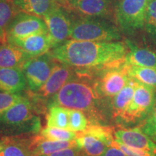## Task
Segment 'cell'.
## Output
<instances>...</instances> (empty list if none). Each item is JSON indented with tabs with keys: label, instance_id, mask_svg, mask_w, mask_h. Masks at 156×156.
Instances as JSON below:
<instances>
[{
	"label": "cell",
	"instance_id": "cell-1",
	"mask_svg": "<svg viewBox=\"0 0 156 156\" xmlns=\"http://www.w3.org/2000/svg\"><path fill=\"white\" fill-rule=\"evenodd\" d=\"M125 42L68 40L48 53L56 61L77 69H100L124 61Z\"/></svg>",
	"mask_w": 156,
	"mask_h": 156
},
{
	"label": "cell",
	"instance_id": "cell-2",
	"mask_svg": "<svg viewBox=\"0 0 156 156\" xmlns=\"http://www.w3.org/2000/svg\"><path fill=\"white\" fill-rule=\"evenodd\" d=\"M75 73V76L48 100L47 109L54 106L77 109L85 114L89 124L103 125L102 122L112 119L111 101L104 100L99 96L90 77Z\"/></svg>",
	"mask_w": 156,
	"mask_h": 156
},
{
	"label": "cell",
	"instance_id": "cell-3",
	"mask_svg": "<svg viewBox=\"0 0 156 156\" xmlns=\"http://www.w3.org/2000/svg\"><path fill=\"white\" fill-rule=\"evenodd\" d=\"M41 112L36 103L28 96L15 104L0 117V134L19 136L37 134L41 132Z\"/></svg>",
	"mask_w": 156,
	"mask_h": 156
},
{
	"label": "cell",
	"instance_id": "cell-4",
	"mask_svg": "<svg viewBox=\"0 0 156 156\" xmlns=\"http://www.w3.org/2000/svg\"><path fill=\"white\" fill-rule=\"evenodd\" d=\"M70 38L89 41H119L122 31L107 18L78 16L73 20Z\"/></svg>",
	"mask_w": 156,
	"mask_h": 156
},
{
	"label": "cell",
	"instance_id": "cell-5",
	"mask_svg": "<svg viewBox=\"0 0 156 156\" xmlns=\"http://www.w3.org/2000/svg\"><path fill=\"white\" fill-rule=\"evenodd\" d=\"M156 103V89L136 83L133 98L115 123L123 128L140 126L147 119Z\"/></svg>",
	"mask_w": 156,
	"mask_h": 156
},
{
	"label": "cell",
	"instance_id": "cell-6",
	"mask_svg": "<svg viewBox=\"0 0 156 156\" xmlns=\"http://www.w3.org/2000/svg\"><path fill=\"white\" fill-rule=\"evenodd\" d=\"M92 79L95 89L101 98L111 101L130 81L124 61L100 69H85Z\"/></svg>",
	"mask_w": 156,
	"mask_h": 156
},
{
	"label": "cell",
	"instance_id": "cell-7",
	"mask_svg": "<svg viewBox=\"0 0 156 156\" xmlns=\"http://www.w3.org/2000/svg\"><path fill=\"white\" fill-rule=\"evenodd\" d=\"M149 0H113L117 26L123 34L132 36L144 30Z\"/></svg>",
	"mask_w": 156,
	"mask_h": 156
},
{
	"label": "cell",
	"instance_id": "cell-8",
	"mask_svg": "<svg viewBox=\"0 0 156 156\" xmlns=\"http://www.w3.org/2000/svg\"><path fill=\"white\" fill-rule=\"evenodd\" d=\"M114 140L112 129L100 124H89L85 130L77 132L75 138L84 156H103Z\"/></svg>",
	"mask_w": 156,
	"mask_h": 156
},
{
	"label": "cell",
	"instance_id": "cell-9",
	"mask_svg": "<svg viewBox=\"0 0 156 156\" xmlns=\"http://www.w3.org/2000/svg\"><path fill=\"white\" fill-rule=\"evenodd\" d=\"M75 75L73 67L56 61L54 69L47 81L36 92L29 91L28 96L36 103L41 112L47 108V103L51 98L56 94L59 90Z\"/></svg>",
	"mask_w": 156,
	"mask_h": 156
},
{
	"label": "cell",
	"instance_id": "cell-10",
	"mask_svg": "<svg viewBox=\"0 0 156 156\" xmlns=\"http://www.w3.org/2000/svg\"><path fill=\"white\" fill-rule=\"evenodd\" d=\"M49 35L51 48L68 40L71 34L73 18L71 12L59 4L43 17Z\"/></svg>",
	"mask_w": 156,
	"mask_h": 156
},
{
	"label": "cell",
	"instance_id": "cell-11",
	"mask_svg": "<svg viewBox=\"0 0 156 156\" xmlns=\"http://www.w3.org/2000/svg\"><path fill=\"white\" fill-rule=\"evenodd\" d=\"M56 60L48 53L29 58L21 67L30 92H36L50 77Z\"/></svg>",
	"mask_w": 156,
	"mask_h": 156
},
{
	"label": "cell",
	"instance_id": "cell-12",
	"mask_svg": "<svg viewBox=\"0 0 156 156\" xmlns=\"http://www.w3.org/2000/svg\"><path fill=\"white\" fill-rule=\"evenodd\" d=\"M48 33V28L43 17L19 12L9 23L6 33V42L13 38L30 35Z\"/></svg>",
	"mask_w": 156,
	"mask_h": 156
},
{
	"label": "cell",
	"instance_id": "cell-13",
	"mask_svg": "<svg viewBox=\"0 0 156 156\" xmlns=\"http://www.w3.org/2000/svg\"><path fill=\"white\" fill-rule=\"evenodd\" d=\"M65 7L81 17L108 18L114 12L113 0H70Z\"/></svg>",
	"mask_w": 156,
	"mask_h": 156
},
{
	"label": "cell",
	"instance_id": "cell-14",
	"mask_svg": "<svg viewBox=\"0 0 156 156\" xmlns=\"http://www.w3.org/2000/svg\"><path fill=\"white\" fill-rule=\"evenodd\" d=\"M115 141L156 156V142L138 127L123 128L114 133Z\"/></svg>",
	"mask_w": 156,
	"mask_h": 156
},
{
	"label": "cell",
	"instance_id": "cell-15",
	"mask_svg": "<svg viewBox=\"0 0 156 156\" xmlns=\"http://www.w3.org/2000/svg\"><path fill=\"white\" fill-rule=\"evenodd\" d=\"M7 42L18 46L32 57L48 53L51 49V42L48 33H41L23 38H13Z\"/></svg>",
	"mask_w": 156,
	"mask_h": 156
},
{
	"label": "cell",
	"instance_id": "cell-16",
	"mask_svg": "<svg viewBox=\"0 0 156 156\" xmlns=\"http://www.w3.org/2000/svg\"><path fill=\"white\" fill-rule=\"evenodd\" d=\"M125 44L128 48L124 59L126 66L156 67V52L147 48L136 46L130 40L126 39Z\"/></svg>",
	"mask_w": 156,
	"mask_h": 156
},
{
	"label": "cell",
	"instance_id": "cell-17",
	"mask_svg": "<svg viewBox=\"0 0 156 156\" xmlns=\"http://www.w3.org/2000/svg\"><path fill=\"white\" fill-rule=\"evenodd\" d=\"M26 87V80L21 68L0 67V91L22 93Z\"/></svg>",
	"mask_w": 156,
	"mask_h": 156
},
{
	"label": "cell",
	"instance_id": "cell-18",
	"mask_svg": "<svg viewBox=\"0 0 156 156\" xmlns=\"http://www.w3.org/2000/svg\"><path fill=\"white\" fill-rule=\"evenodd\" d=\"M32 56L15 45L8 42L0 43V67L21 68Z\"/></svg>",
	"mask_w": 156,
	"mask_h": 156
},
{
	"label": "cell",
	"instance_id": "cell-19",
	"mask_svg": "<svg viewBox=\"0 0 156 156\" xmlns=\"http://www.w3.org/2000/svg\"><path fill=\"white\" fill-rule=\"evenodd\" d=\"M0 156H35L30 148V140L17 136L0 137Z\"/></svg>",
	"mask_w": 156,
	"mask_h": 156
},
{
	"label": "cell",
	"instance_id": "cell-20",
	"mask_svg": "<svg viewBox=\"0 0 156 156\" xmlns=\"http://www.w3.org/2000/svg\"><path fill=\"white\" fill-rule=\"evenodd\" d=\"M30 148L35 156L50 155L61 150L77 146L75 140L72 141H56L43 137L40 134L30 140Z\"/></svg>",
	"mask_w": 156,
	"mask_h": 156
},
{
	"label": "cell",
	"instance_id": "cell-21",
	"mask_svg": "<svg viewBox=\"0 0 156 156\" xmlns=\"http://www.w3.org/2000/svg\"><path fill=\"white\" fill-rule=\"evenodd\" d=\"M19 12L43 17L58 5L56 0H12Z\"/></svg>",
	"mask_w": 156,
	"mask_h": 156
},
{
	"label": "cell",
	"instance_id": "cell-22",
	"mask_svg": "<svg viewBox=\"0 0 156 156\" xmlns=\"http://www.w3.org/2000/svg\"><path fill=\"white\" fill-rule=\"evenodd\" d=\"M135 85L136 82L131 79L127 85L111 100L112 118L114 122L119 116L122 115L131 102L134 95Z\"/></svg>",
	"mask_w": 156,
	"mask_h": 156
},
{
	"label": "cell",
	"instance_id": "cell-23",
	"mask_svg": "<svg viewBox=\"0 0 156 156\" xmlns=\"http://www.w3.org/2000/svg\"><path fill=\"white\" fill-rule=\"evenodd\" d=\"M125 67L130 79L137 83L143 84L156 89V67L126 65Z\"/></svg>",
	"mask_w": 156,
	"mask_h": 156
},
{
	"label": "cell",
	"instance_id": "cell-24",
	"mask_svg": "<svg viewBox=\"0 0 156 156\" xmlns=\"http://www.w3.org/2000/svg\"><path fill=\"white\" fill-rule=\"evenodd\" d=\"M19 12L12 0H0V42H6V33L9 23Z\"/></svg>",
	"mask_w": 156,
	"mask_h": 156
},
{
	"label": "cell",
	"instance_id": "cell-25",
	"mask_svg": "<svg viewBox=\"0 0 156 156\" xmlns=\"http://www.w3.org/2000/svg\"><path fill=\"white\" fill-rule=\"evenodd\" d=\"M48 110L47 126L69 129V108L54 106Z\"/></svg>",
	"mask_w": 156,
	"mask_h": 156
},
{
	"label": "cell",
	"instance_id": "cell-26",
	"mask_svg": "<svg viewBox=\"0 0 156 156\" xmlns=\"http://www.w3.org/2000/svg\"><path fill=\"white\" fill-rule=\"evenodd\" d=\"M144 30L150 41L156 44V0L148 1Z\"/></svg>",
	"mask_w": 156,
	"mask_h": 156
},
{
	"label": "cell",
	"instance_id": "cell-27",
	"mask_svg": "<svg viewBox=\"0 0 156 156\" xmlns=\"http://www.w3.org/2000/svg\"><path fill=\"white\" fill-rule=\"evenodd\" d=\"M40 135L46 139L56 141H72L75 140L77 132L69 129L46 126L41 131Z\"/></svg>",
	"mask_w": 156,
	"mask_h": 156
},
{
	"label": "cell",
	"instance_id": "cell-28",
	"mask_svg": "<svg viewBox=\"0 0 156 156\" xmlns=\"http://www.w3.org/2000/svg\"><path fill=\"white\" fill-rule=\"evenodd\" d=\"M69 129L77 132L85 130L89 125V121L83 112L77 109H69Z\"/></svg>",
	"mask_w": 156,
	"mask_h": 156
},
{
	"label": "cell",
	"instance_id": "cell-29",
	"mask_svg": "<svg viewBox=\"0 0 156 156\" xmlns=\"http://www.w3.org/2000/svg\"><path fill=\"white\" fill-rule=\"evenodd\" d=\"M22 93H10L0 91V117L15 104L26 98Z\"/></svg>",
	"mask_w": 156,
	"mask_h": 156
},
{
	"label": "cell",
	"instance_id": "cell-30",
	"mask_svg": "<svg viewBox=\"0 0 156 156\" xmlns=\"http://www.w3.org/2000/svg\"><path fill=\"white\" fill-rule=\"evenodd\" d=\"M138 127L141 129L142 132L147 134L156 142V103L147 119Z\"/></svg>",
	"mask_w": 156,
	"mask_h": 156
},
{
	"label": "cell",
	"instance_id": "cell-31",
	"mask_svg": "<svg viewBox=\"0 0 156 156\" xmlns=\"http://www.w3.org/2000/svg\"><path fill=\"white\" fill-rule=\"evenodd\" d=\"M112 145H114L119 148L121 151L124 152L126 156H153L152 154L147 153V152L141 151V150L136 149V148L129 147L127 145H124V144L120 143L114 140L112 142Z\"/></svg>",
	"mask_w": 156,
	"mask_h": 156
},
{
	"label": "cell",
	"instance_id": "cell-32",
	"mask_svg": "<svg viewBox=\"0 0 156 156\" xmlns=\"http://www.w3.org/2000/svg\"><path fill=\"white\" fill-rule=\"evenodd\" d=\"M44 156H84V155L77 146H75V147L66 148V149L61 150L50 155Z\"/></svg>",
	"mask_w": 156,
	"mask_h": 156
},
{
	"label": "cell",
	"instance_id": "cell-33",
	"mask_svg": "<svg viewBox=\"0 0 156 156\" xmlns=\"http://www.w3.org/2000/svg\"><path fill=\"white\" fill-rule=\"evenodd\" d=\"M103 156H126V155L119 148L112 144V145L107 148Z\"/></svg>",
	"mask_w": 156,
	"mask_h": 156
},
{
	"label": "cell",
	"instance_id": "cell-34",
	"mask_svg": "<svg viewBox=\"0 0 156 156\" xmlns=\"http://www.w3.org/2000/svg\"><path fill=\"white\" fill-rule=\"evenodd\" d=\"M56 1L57 2L59 5L63 6V7H66L70 0H56Z\"/></svg>",
	"mask_w": 156,
	"mask_h": 156
},
{
	"label": "cell",
	"instance_id": "cell-35",
	"mask_svg": "<svg viewBox=\"0 0 156 156\" xmlns=\"http://www.w3.org/2000/svg\"><path fill=\"white\" fill-rule=\"evenodd\" d=\"M0 43H1V42H0Z\"/></svg>",
	"mask_w": 156,
	"mask_h": 156
}]
</instances>
